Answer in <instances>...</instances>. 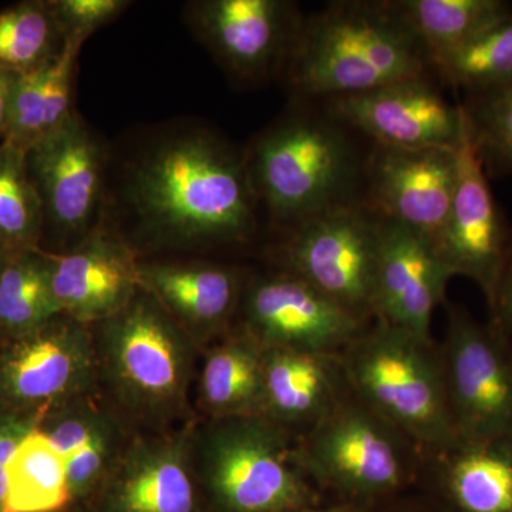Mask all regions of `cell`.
Returning a JSON list of instances; mask_svg holds the SVG:
<instances>
[{
    "mask_svg": "<svg viewBox=\"0 0 512 512\" xmlns=\"http://www.w3.org/2000/svg\"><path fill=\"white\" fill-rule=\"evenodd\" d=\"M130 200L141 228L161 244H239L256 227L248 161L202 131L168 138L141 158Z\"/></svg>",
    "mask_w": 512,
    "mask_h": 512,
    "instance_id": "1",
    "label": "cell"
},
{
    "mask_svg": "<svg viewBox=\"0 0 512 512\" xmlns=\"http://www.w3.org/2000/svg\"><path fill=\"white\" fill-rule=\"evenodd\" d=\"M101 393L137 431L181 426L192 416L198 348L141 289L111 318L92 326Z\"/></svg>",
    "mask_w": 512,
    "mask_h": 512,
    "instance_id": "2",
    "label": "cell"
},
{
    "mask_svg": "<svg viewBox=\"0 0 512 512\" xmlns=\"http://www.w3.org/2000/svg\"><path fill=\"white\" fill-rule=\"evenodd\" d=\"M293 89L348 96L426 76L431 66L394 2H333L302 20L288 57Z\"/></svg>",
    "mask_w": 512,
    "mask_h": 512,
    "instance_id": "3",
    "label": "cell"
},
{
    "mask_svg": "<svg viewBox=\"0 0 512 512\" xmlns=\"http://www.w3.org/2000/svg\"><path fill=\"white\" fill-rule=\"evenodd\" d=\"M194 466L212 512H299L325 503L298 458V436L262 414L198 421Z\"/></svg>",
    "mask_w": 512,
    "mask_h": 512,
    "instance_id": "4",
    "label": "cell"
},
{
    "mask_svg": "<svg viewBox=\"0 0 512 512\" xmlns=\"http://www.w3.org/2000/svg\"><path fill=\"white\" fill-rule=\"evenodd\" d=\"M339 357L352 393L409 437L424 456L460 443L434 342L373 319Z\"/></svg>",
    "mask_w": 512,
    "mask_h": 512,
    "instance_id": "5",
    "label": "cell"
},
{
    "mask_svg": "<svg viewBox=\"0 0 512 512\" xmlns=\"http://www.w3.org/2000/svg\"><path fill=\"white\" fill-rule=\"evenodd\" d=\"M299 463L320 494L373 507L420 483L423 451L349 393L298 437Z\"/></svg>",
    "mask_w": 512,
    "mask_h": 512,
    "instance_id": "6",
    "label": "cell"
},
{
    "mask_svg": "<svg viewBox=\"0 0 512 512\" xmlns=\"http://www.w3.org/2000/svg\"><path fill=\"white\" fill-rule=\"evenodd\" d=\"M256 197L289 227L352 198L357 160L338 121L296 117L255 144L248 163Z\"/></svg>",
    "mask_w": 512,
    "mask_h": 512,
    "instance_id": "7",
    "label": "cell"
},
{
    "mask_svg": "<svg viewBox=\"0 0 512 512\" xmlns=\"http://www.w3.org/2000/svg\"><path fill=\"white\" fill-rule=\"evenodd\" d=\"M380 228L382 217L359 202L315 215L291 228L284 245V271L372 322Z\"/></svg>",
    "mask_w": 512,
    "mask_h": 512,
    "instance_id": "8",
    "label": "cell"
},
{
    "mask_svg": "<svg viewBox=\"0 0 512 512\" xmlns=\"http://www.w3.org/2000/svg\"><path fill=\"white\" fill-rule=\"evenodd\" d=\"M99 389L92 326L59 315L0 343V409L40 419Z\"/></svg>",
    "mask_w": 512,
    "mask_h": 512,
    "instance_id": "9",
    "label": "cell"
},
{
    "mask_svg": "<svg viewBox=\"0 0 512 512\" xmlns=\"http://www.w3.org/2000/svg\"><path fill=\"white\" fill-rule=\"evenodd\" d=\"M447 313L439 352L458 439L512 437V357L501 333L483 328L458 306H448Z\"/></svg>",
    "mask_w": 512,
    "mask_h": 512,
    "instance_id": "10",
    "label": "cell"
},
{
    "mask_svg": "<svg viewBox=\"0 0 512 512\" xmlns=\"http://www.w3.org/2000/svg\"><path fill=\"white\" fill-rule=\"evenodd\" d=\"M198 419L136 431L89 504L94 512H204L194 466Z\"/></svg>",
    "mask_w": 512,
    "mask_h": 512,
    "instance_id": "11",
    "label": "cell"
},
{
    "mask_svg": "<svg viewBox=\"0 0 512 512\" xmlns=\"http://www.w3.org/2000/svg\"><path fill=\"white\" fill-rule=\"evenodd\" d=\"M239 312V326L265 348L333 355H339L370 323L286 271L247 282Z\"/></svg>",
    "mask_w": 512,
    "mask_h": 512,
    "instance_id": "12",
    "label": "cell"
},
{
    "mask_svg": "<svg viewBox=\"0 0 512 512\" xmlns=\"http://www.w3.org/2000/svg\"><path fill=\"white\" fill-rule=\"evenodd\" d=\"M456 153V192L446 224L433 245L454 276L473 279L493 308L507 256L503 227L467 109Z\"/></svg>",
    "mask_w": 512,
    "mask_h": 512,
    "instance_id": "13",
    "label": "cell"
},
{
    "mask_svg": "<svg viewBox=\"0 0 512 512\" xmlns=\"http://www.w3.org/2000/svg\"><path fill=\"white\" fill-rule=\"evenodd\" d=\"M333 120L372 137L376 146L456 148L464 107H454L426 76L329 99Z\"/></svg>",
    "mask_w": 512,
    "mask_h": 512,
    "instance_id": "14",
    "label": "cell"
},
{
    "mask_svg": "<svg viewBox=\"0 0 512 512\" xmlns=\"http://www.w3.org/2000/svg\"><path fill=\"white\" fill-rule=\"evenodd\" d=\"M195 32L239 80H261L288 62L302 19L282 0H202L191 5Z\"/></svg>",
    "mask_w": 512,
    "mask_h": 512,
    "instance_id": "15",
    "label": "cell"
},
{
    "mask_svg": "<svg viewBox=\"0 0 512 512\" xmlns=\"http://www.w3.org/2000/svg\"><path fill=\"white\" fill-rule=\"evenodd\" d=\"M366 175L369 207L436 241L456 192V148L376 146Z\"/></svg>",
    "mask_w": 512,
    "mask_h": 512,
    "instance_id": "16",
    "label": "cell"
},
{
    "mask_svg": "<svg viewBox=\"0 0 512 512\" xmlns=\"http://www.w3.org/2000/svg\"><path fill=\"white\" fill-rule=\"evenodd\" d=\"M453 276L430 239L382 217L375 319L433 342L434 313L444 302L447 284Z\"/></svg>",
    "mask_w": 512,
    "mask_h": 512,
    "instance_id": "17",
    "label": "cell"
},
{
    "mask_svg": "<svg viewBox=\"0 0 512 512\" xmlns=\"http://www.w3.org/2000/svg\"><path fill=\"white\" fill-rule=\"evenodd\" d=\"M50 282L63 315L94 326L140 291V262L123 238L96 228L64 254H49Z\"/></svg>",
    "mask_w": 512,
    "mask_h": 512,
    "instance_id": "18",
    "label": "cell"
},
{
    "mask_svg": "<svg viewBox=\"0 0 512 512\" xmlns=\"http://www.w3.org/2000/svg\"><path fill=\"white\" fill-rule=\"evenodd\" d=\"M103 157L99 141L77 113L28 151L45 217L60 234L83 238L90 232L103 183Z\"/></svg>",
    "mask_w": 512,
    "mask_h": 512,
    "instance_id": "19",
    "label": "cell"
},
{
    "mask_svg": "<svg viewBox=\"0 0 512 512\" xmlns=\"http://www.w3.org/2000/svg\"><path fill=\"white\" fill-rule=\"evenodd\" d=\"M36 429L63 458L73 508L89 504L137 431L100 389L53 407Z\"/></svg>",
    "mask_w": 512,
    "mask_h": 512,
    "instance_id": "20",
    "label": "cell"
},
{
    "mask_svg": "<svg viewBox=\"0 0 512 512\" xmlns=\"http://www.w3.org/2000/svg\"><path fill=\"white\" fill-rule=\"evenodd\" d=\"M247 282L212 262H140V286L200 349L231 330Z\"/></svg>",
    "mask_w": 512,
    "mask_h": 512,
    "instance_id": "21",
    "label": "cell"
},
{
    "mask_svg": "<svg viewBox=\"0 0 512 512\" xmlns=\"http://www.w3.org/2000/svg\"><path fill=\"white\" fill-rule=\"evenodd\" d=\"M339 355L265 348L261 414L302 436L349 393Z\"/></svg>",
    "mask_w": 512,
    "mask_h": 512,
    "instance_id": "22",
    "label": "cell"
},
{
    "mask_svg": "<svg viewBox=\"0 0 512 512\" xmlns=\"http://www.w3.org/2000/svg\"><path fill=\"white\" fill-rule=\"evenodd\" d=\"M420 481L443 512H512V437L424 456Z\"/></svg>",
    "mask_w": 512,
    "mask_h": 512,
    "instance_id": "23",
    "label": "cell"
},
{
    "mask_svg": "<svg viewBox=\"0 0 512 512\" xmlns=\"http://www.w3.org/2000/svg\"><path fill=\"white\" fill-rule=\"evenodd\" d=\"M205 349L195 379L202 420L261 414L265 346L238 325Z\"/></svg>",
    "mask_w": 512,
    "mask_h": 512,
    "instance_id": "24",
    "label": "cell"
},
{
    "mask_svg": "<svg viewBox=\"0 0 512 512\" xmlns=\"http://www.w3.org/2000/svg\"><path fill=\"white\" fill-rule=\"evenodd\" d=\"M80 49L82 46L77 43L63 42L55 56L29 72L18 74L2 143L28 153L76 113L73 82Z\"/></svg>",
    "mask_w": 512,
    "mask_h": 512,
    "instance_id": "25",
    "label": "cell"
},
{
    "mask_svg": "<svg viewBox=\"0 0 512 512\" xmlns=\"http://www.w3.org/2000/svg\"><path fill=\"white\" fill-rule=\"evenodd\" d=\"M394 5L431 66L512 18L510 6L500 0H396Z\"/></svg>",
    "mask_w": 512,
    "mask_h": 512,
    "instance_id": "26",
    "label": "cell"
},
{
    "mask_svg": "<svg viewBox=\"0 0 512 512\" xmlns=\"http://www.w3.org/2000/svg\"><path fill=\"white\" fill-rule=\"evenodd\" d=\"M72 508L63 458L35 429L10 460L5 512H66Z\"/></svg>",
    "mask_w": 512,
    "mask_h": 512,
    "instance_id": "27",
    "label": "cell"
},
{
    "mask_svg": "<svg viewBox=\"0 0 512 512\" xmlns=\"http://www.w3.org/2000/svg\"><path fill=\"white\" fill-rule=\"evenodd\" d=\"M45 208L33 183L28 153L0 143V259L9 261L39 248Z\"/></svg>",
    "mask_w": 512,
    "mask_h": 512,
    "instance_id": "28",
    "label": "cell"
},
{
    "mask_svg": "<svg viewBox=\"0 0 512 512\" xmlns=\"http://www.w3.org/2000/svg\"><path fill=\"white\" fill-rule=\"evenodd\" d=\"M63 315L50 282L49 254L25 252L6 262L0 279V343Z\"/></svg>",
    "mask_w": 512,
    "mask_h": 512,
    "instance_id": "29",
    "label": "cell"
},
{
    "mask_svg": "<svg viewBox=\"0 0 512 512\" xmlns=\"http://www.w3.org/2000/svg\"><path fill=\"white\" fill-rule=\"evenodd\" d=\"M62 46L49 2H22L0 12V69L29 72Z\"/></svg>",
    "mask_w": 512,
    "mask_h": 512,
    "instance_id": "30",
    "label": "cell"
},
{
    "mask_svg": "<svg viewBox=\"0 0 512 512\" xmlns=\"http://www.w3.org/2000/svg\"><path fill=\"white\" fill-rule=\"evenodd\" d=\"M433 67L454 86L477 92H493L512 83V18L443 57Z\"/></svg>",
    "mask_w": 512,
    "mask_h": 512,
    "instance_id": "31",
    "label": "cell"
},
{
    "mask_svg": "<svg viewBox=\"0 0 512 512\" xmlns=\"http://www.w3.org/2000/svg\"><path fill=\"white\" fill-rule=\"evenodd\" d=\"M470 116L484 163L512 168V83L488 92Z\"/></svg>",
    "mask_w": 512,
    "mask_h": 512,
    "instance_id": "32",
    "label": "cell"
},
{
    "mask_svg": "<svg viewBox=\"0 0 512 512\" xmlns=\"http://www.w3.org/2000/svg\"><path fill=\"white\" fill-rule=\"evenodd\" d=\"M131 5L126 0H50L63 42L83 43Z\"/></svg>",
    "mask_w": 512,
    "mask_h": 512,
    "instance_id": "33",
    "label": "cell"
},
{
    "mask_svg": "<svg viewBox=\"0 0 512 512\" xmlns=\"http://www.w3.org/2000/svg\"><path fill=\"white\" fill-rule=\"evenodd\" d=\"M39 420V417L0 409V512H5L10 460Z\"/></svg>",
    "mask_w": 512,
    "mask_h": 512,
    "instance_id": "34",
    "label": "cell"
},
{
    "mask_svg": "<svg viewBox=\"0 0 512 512\" xmlns=\"http://www.w3.org/2000/svg\"><path fill=\"white\" fill-rule=\"evenodd\" d=\"M491 311L494 313L501 335L512 333V256L505 262Z\"/></svg>",
    "mask_w": 512,
    "mask_h": 512,
    "instance_id": "35",
    "label": "cell"
},
{
    "mask_svg": "<svg viewBox=\"0 0 512 512\" xmlns=\"http://www.w3.org/2000/svg\"><path fill=\"white\" fill-rule=\"evenodd\" d=\"M367 512H443L426 494L410 495L409 493L384 501L369 508Z\"/></svg>",
    "mask_w": 512,
    "mask_h": 512,
    "instance_id": "36",
    "label": "cell"
},
{
    "mask_svg": "<svg viewBox=\"0 0 512 512\" xmlns=\"http://www.w3.org/2000/svg\"><path fill=\"white\" fill-rule=\"evenodd\" d=\"M18 74L10 70L0 69V143L8 130L10 103H12L13 89H15Z\"/></svg>",
    "mask_w": 512,
    "mask_h": 512,
    "instance_id": "37",
    "label": "cell"
},
{
    "mask_svg": "<svg viewBox=\"0 0 512 512\" xmlns=\"http://www.w3.org/2000/svg\"><path fill=\"white\" fill-rule=\"evenodd\" d=\"M370 507H362V505L340 503V501H329V503H320L313 507L305 508L299 512H367Z\"/></svg>",
    "mask_w": 512,
    "mask_h": 512,
    "instance_id": "38",
    "label": "cell"
},
{
    "mask_svg": "<svg viewBox=\"0 0 512 512\" xmlns=\"http://www.w3.org/2000/svg\"><path fill=\"white\" fill-rule=\"evenodd\" d=\"M6 262L8 261H3V259H0V279H2L3 269H5Z\"/></svg>",
    "mask_w": 512,
    "mask_h": 512,
    "instance_id": "39",
    "label": "cell"
}]
</instances>
